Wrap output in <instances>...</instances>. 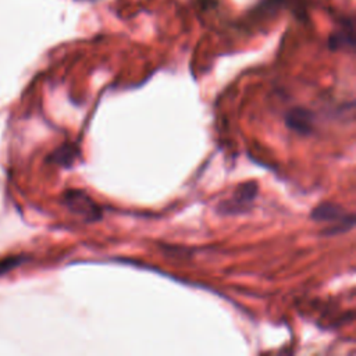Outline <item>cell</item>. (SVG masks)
<instances>
[{
    "label": "cell",
    "instance_id": "1",
    "mask_svg": "<svg viewBox=\"0 0 356 356\" xmlns=\"http://www.w3.org/2000/svg\"><path fill=\"white\" fill-rule=\"evenodd\" d=\"M310 217L317 222H330L331 227L324 229L325 235H334L338 232H345L355 225V216L348 213L342 206L332 202H323L316 206Z\"/></svg>",
    "mask_w": 356,
    "mask_h": 356
},
{
    "label": "cell",
    "instance_id": "2",
    "mask_svg": "<svg viewBox=\"0 0 356 356\" xmlns=\"http://www.w3.org/2000/svg\"><path fill=\"white\" fill-rule=\"evenodd\" d=\"M257 195V184L254 181H248L236 186L232 196L227 200H222L217 210L224 216L241 214L249 210Z\"/></svg>",
    "mask_w": 356,
    "mask_h": 356
},
{
    "label": "cell",
    "instance_id": "7",
    "mask_svg": "<svg viewBox=\"0 0 356 356\" xmlns=\"http://www.w3.org/2000/svg\"><path fill=\"white\" fill-rule=\"evenodd\" d=\"M19 263H21V260H19L18 257L6 259V260H3V261L0 263V273H4V271H7V270H10V268H13L14 266H17V264H19Z\"/></svg>",
    "mask_w": 356,
    "mask_h": 356
},
{
    "label": "cell",
    "instance_id": "5",
    "mask_svg": "<svg viewBox=\"0 0 356 356\" xmlns=\"http://www.w3.org/2000/svg\"><path fill=\"white\" fill-rule=\"evenodd\" d=\"M285 124L291 131L302 135H309L314 127L313 113L303 107H293L285 115Z\"/></svg>",
    "mask_w": 356,
    "mask_h": 356
},
{
    "label": "cell",
    "instance_id": "3",
    "mask_svg": "<svg viewBox=\"0 0 356 356\" xmlns=\"http://www.w3.org/2000/svg\"><path fill=\"white\" fill-rule=\"evenodd\" d=\"M64 203L72 213L79 214L85 221H96L102 217L100 207L83 191L68 189L64 193Z\"/></svg>",
    "mask_w": 356,
    "mask_h": 356
},
{
    "label": "cell",
    "instance_id": "4",
    "mask_svg": "<svg viewBox=\"0 0 356 356\" xmlns=\"http://www.w3.org/2000/svg\"><path fill=\"white\" fill-rule=\"evenodd\" d=\"M328 46L331 50L353 49L355 47V19L353 17H345L341 21L337 31L328 38Z\"/></svg>",
    "mask_w": 356,
    "mask_h": 356
},
{
    "label": "cell",
    "instance_id": "6",
    "mask_svg": "<svg viewBox=\"0 0 356 356\" xmlns=\"http://www.w3.org/2000/svg\"><path fill=\"white\" fill-rule=\"evenodd\" d=\"M76 149L71 145H65L60 149H57L51 156V159L54 160V163H58V164H64V165H70L74 159L76 157Z\"/></svg>",
    "mask_w": 356,
    "mask_h": 356
}]
</instances>
